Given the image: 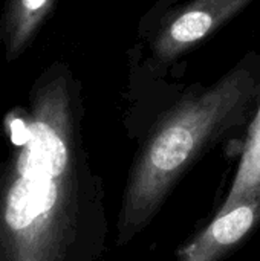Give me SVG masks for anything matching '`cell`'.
I'll use <instances>...</instances> for the list:
<instances>
[{
	"mask_svg": "<svg viewBox=\"0 0 260 261\" xmlns=\"http://www.w3.org/2000/svg\"><path fill=\"white\" fill-rule=\"evenodd\" d=\"M260 81L238 67L204 92L179 101L152 128L130 170L116 222L118 246L156 217L185 171L227 133L247 121Z\"/></svg>",
	"mask_w": 260,
	"mask_h": 261,
	"instance_id": "obj_1",
	"label": "cell"
},
{
	"mask_svg": "<svg viewBox=\"0 0 260 261\" xmlns=\"http://www.w3.org/2000/svg\"><path fill=\"white\" fill-rule=\"evenodd\" d=\"M253 0H193L169 17L153 40L158 61H172L204 41Z\"/></svg>",
	"mask_w": 260,
	"mask_h": 261,
	"instance_id": "obj_2",
	"label": "cell"
},
{
	"mask_svg": "<svg viewBox=\"0 0 260 261\" xmlns=\"http://www.w3.org/2000/svg\"><path fill=\"white\" fill-rule=\"evenodd\" d=\"M260 223V185L184 245L176 261H221Z\"/></svg>",
	"mask_w": 260,
	"mask_h": 261,
	"instance_id": "obj_3",
	"label": "cell"
},
{
	"mask_svg": "<svg viewBox=\"0 0 260 261\" xmlns=\"http://www.w3.org/2000/svg\"><path fill=\"white\" fill-rule=\"evenodd\" d=\"M58 177L26 176L15 182L6 205V222L12 229L29 226L57 205L60 196Z\"/></svg>",
	"mask_w": 260,
	"mask_h": 261,
	"instance_id": "obj_4",
	"label": "cell"
},
{
	"mask_svg": "<svg viewBox=\"0 0 260 261\" xmlns=\"http://www.w3.org/2000/svg\"><path fill=\"white\" fill-rule=\"evenodd\" d=\"M54 3L55 0H6L2 29L8 61H14L23 54Z\"/></svg>",
	"mask_w": 260,
	"mask_h": 261,
	"instance_id": "obj_5",
	"label": "cell"
},
{
	"mask_svg": "<svg viewBox=\"0 0 260 261\" xmlns=\"http://www.w3.org/2000/svg\"><path fill=\"white\" fill-rule=\"evenodd\" d=\"M260 185V106L254 115L231 187L218 213H225Z\"/></svg>",
	"mask_w": 260,
	"mask_h": 261,
	"instance_id": "obj_6",
	"label": "cell"
}]
</instances>
